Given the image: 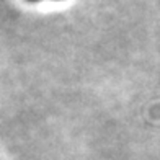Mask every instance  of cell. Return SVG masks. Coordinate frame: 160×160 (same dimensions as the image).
I'll use <instances>...</instances> for the list:
<instances>
[]
</instances>
